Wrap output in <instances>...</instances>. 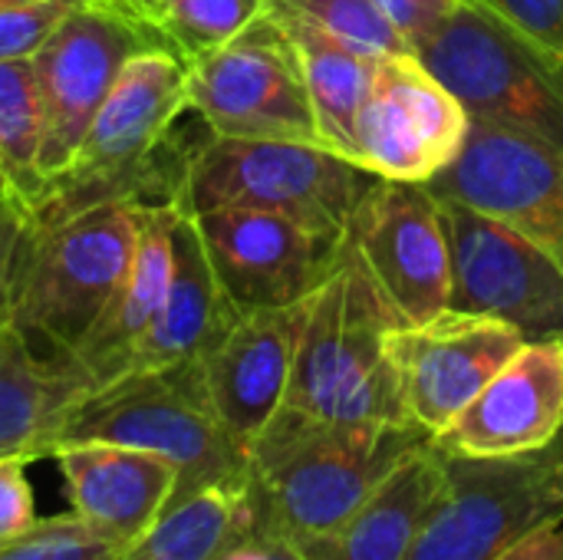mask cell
<instances>
[{
    "label": "cell",
    "instance_id": "cell-1",
    "mask_svg": "<svg viewBox=\"0 0 563 560\" xmlns=\"http://www.w3.org/2000/svg\"><path fill=\"white\" fill-rule=\"evenodd\" d=\"M429 439L416 426L323 422L280 406L251 446V488L264 515L313 558Z\"/></svg>",
    "mask_w": 563,
    "mask_h": 560
},
{
    "label": "cell",
    "instance_id": "cell-2",
    "mask_svg": "<svg viewBox=\"0 0 563 560\" xmlns=\"http://www.w3.org/2000/svg\"><path fill=\"white\" fill-rule=\"evenodd\" d=\"M406 327L343 248L313 294L284 409L323 422L412 426L402 409L393 333Z\"/></svg>",
    "mask_w": 563,
    "mask_h": 560
},
{
    "label": "cell",
    "instance_id": "cell-3",
    "mask_svg": "<svg viewBox=\"0 0 563 560\" xmlns=\"http://www.w3.org/2000/svg\"><path fill=\"white\" fill-rule=\"evenodd\" d=\"M73 442H112L162 455L178 472L172 505L201 488L251 482L247 449L231 439L208 403L201 360L125 373L89 389L59 426L53 452Z\"/></svg>",
    "mask_w": 563,
    "mask_h": 560
},
{
    "label": "cell",
    "instance_id": "cell-4",
    "mask_svg": "<svg viewBox=\"0 0 563 560\" xmlns=\"http://www.w3.org/2000/svg\"><path fill=\"white\" fill-rule=\"evenodd\" d=\"M145 205L99 201L73 215L33 221L13 287L10 323L26 340H46L69 356L125 281Z\"/></svg>",
    "mask_w": 563,
    "mask_h": 560
},
{
    "label": "cell",
    "instance_id": "cell-5",
    "mask_svg": "<svg viewBox=\"0 0 563 560\" xmlns=\"http://www.w3.org/2000/svg\"><path fill=\"white\" fill-rule=\"evenodd\" d=\"M379 175L320 142L211 135L185 158L181 208H257L346 234Z\"/></svg>",
    "mask_w": 563,
    "mask_h": 560
},
{
    "label": "cell",
    "instance_id": "cell-6",
    "mask_svg": "<svg viewBox=\"0 0 563 560\" xmlns=\"http://www.w3.org/2000/svg\"><path fill=\"white\" fill-rule=\"evenodd\" d=\"M185 109L188 63L172 50L139 53L89 122L69 168L40 195L33 221L73 215L99 201L148 205L145 185L155 182V158Z\"/></svg>",
    "mask_w": 563,
    "mask_h": 560
},
{
    "label": "cell",
    "instance_id": "cell-7",
    "mask_svg": "<svg viewBox=\"0 0 563 560\" xmlns=\"http://www.w3.org/2000/svg\"><path fill=\"white\" fill-rule=\"evenodd\" d=\"M416 56L472 119L525 132L563 152V63L488 7L465 0L416 43Z\"/></svg>",
    "mask_w": 563,
    "mask_h": 560
},
{
    "label": "cell",
    "instance_id": "cell-8",
    "mask_svg": "<svg viewBox=\"0 0 563 560\" xmlns=\"http://www.w3.org/2000/svg\"><path fill=\"white\" fill-rule=\"evenodd\" d=\"M188 109L211 135L320 142L300 53L271 10L221 50L188 63Z\"/></svg>",
    "mask_w": 563,
    "mask_h": 560
},
{
    "label": "cell",
    "instance_id": "cell-9",
    "mask_svg": "<svg viewBox=\"0 0 563 560\" xmlns=\"http://www.w3.org/2000/svg\"><path fill=\"white\" fill-rule=\"evenodd\" d=\"M145 50H168L155 26L106 0H79L33 56L43 102V191L69 168L115 79Z\"/></svg>",
    "mask_w": 563,
    "mask_h": 560
},
{
    "label": "cell",
    "instance_id": "cell-10",
    "mask_svg": "<svg viewBox=\"0 0 563 560\" xmlns=\"http://www.w3.org/2000/svg\"><path fill=\"white\" fill-rule=\"evenodd\" d=\"M561 515V462L449 455L445 492L402 560H495Z\"/></svg>",
    "mask_w": 563,
    "mask_h": 560
},
{
    "label": "cell",
    "instance_id": "cell-11",
    "mask_svg": "<svg viewBox=\"0 0 563 560\" xmlns=\"http://www.w3.org/2000/svg\"><path fill=\"white\" fill-rule=\"evenodd\" d=\"M435 201L452 264L449 310L501 320L525 340H563V271L554 257L465 201Z\"/></svg>",
    "mask_w": 563,
    "mask_h": 560
},
{
    "label": "cell",
    "instance_id": "cell-12",
    "mask_svg": "<svg viewBox=\"0 0 563 560\" xmlns=\"http://www.w3.org/2000/svg\"><path fill=\"white\" fill-rule=\"evenodd\" d=\"M191 218L224 297L241 314L313 297L346 248V234L257 208H211Z\"/></svg>",
    "mask_w": 563,
    "mask_h": 560
},
{
    "label": "cell",
    "instance_id": "cell-13",
    "mask_svg": "<svg viewBox=\"0 0 563 560\" xmlns=\"http://www.w3.org/2000/svg\"><path fill=\"white\" fill-rule=\"evenodd\" d=\"M346 254L406 327L449 310L452 264L429 185L379 178L346 228Z\"/></svg>",
    "mask_w": 563,
    "mask_h": 560
},
{
    "label": "cell",
    "instance_id": "cell-14",
    "mask_svg": "<svg viewBox=\"0 0 563 560\" xmlns=\"http://www.w3.org/2000/svg\"><path fill=\"white\" fill-rule=\"evenodd\" d=\"M468 125L465 106L416 53L383 56L356 122V162L379 178L426 185L459 158Z\"/></svg>",
    "mask_w": 563,
    "mask_h": 560
},
{
    "label": "cell",
    "instance_id": "cell-15",
    "mask_svg": "<svg viewBox=\"0 0 563 560\" xmlns=\"http://www.w3.org/2000/svg\"><path fill=\"white\" fill-rule=\"evenodd\" d=\"M426 185L518 228L563 271V152L554 145L472 119L459 158Z\"/></svg>",
    "mask_w": 563,
    "mask_h": 560
},
{
    "label": "cell",
    "instance_id": "cell-16",
    "mask_svg": "<svg viewBox=\"0 0 563 560\" xmlns=\"http://www.w3.org/2000/svg\"><path fill=\"white\" fill-rule=\"evenodd\" d=\"M521 343L525 337L515 327L459 310L399 327L393 333V360L409 422L435 439Z\"/></svg>",
    "mask_w": 563,
    "mask_h": 560
},
{
    "label": "cell",
    "instance_id": "cell-17",
    "mask_svg": "<svg viewBox=\"0 0 563 560\" xmlns=\"http://www.w3.org/2000/svg\"><path fill=\"white\" fill-rule=\"evenodd\" d=\"M563 429V340H525L485 389L432 439L462 459H525Z\"/></svg>",
    "mask_w": 563,
    "mask_h": 560
},
{
    "label": "cell",
    "instance_id": "cell-18",
    "mask_svg": "<svg viewBox=\"0 0 563 560\" xmlns=\"http://www.w3.org/2000/svg\"><path fill=\"white\" fill-rule=\"evenodd\" d=\"M310 304L313 297L290 307L247 310L201 356L208 403L218 422L238 446L247 449V455L287 399Z\"/></svg>",
    "mask_w": 563,
    "mask_h": 560
},
{
    "label": "cell",
    "instance_id": "cell-19",
    "mask_svg": "<svg viewBox=\"0 0 563 560\" xmlns=\"http://www.w3.org/2000/svg\"><path fill=\"white\" fill-rule=\"evenodd\" d=\"M49 459L59 465L73 515L122 548L139 541L168 512L178 488L172 462L129 446L73 442Z\"/></svg>",
    "mask_w": 563,
    "mask_h": 560
},
{
    "label": "cell",
    "instance_id": "cell-20",
    "mask_svg": "<svg viewBox=\"0 0 563 560\" xmlns=\"http://www.w3.org/2000/svg\"><path fill=\"white\" fill-rule=\"evenodd\" d=\"M178 208L181 205H145L135 261L125 281L82 343L66 356L92 389L129 373L142 337L162 310L172 281V224Z\"/></svg>",
    "mask_w": 563,
    "mask_h": 560
},
{
    "label": "cell",
    "instance_id": "cell-21",
    "mask_svg": "<svg viewBox=\"0 0 563 560\" xmlns=\"http://www.w3.org/2000/svg\"><path fill=\"white\" fill-rule=\"evenodd\" d=\"M241 317L224 297L191 211L178 208L172 224V281L158 317L142 337L129 373L168 370L201 360Z\"/></svg>",
    "mask_w": 563,
    "mask_h": 560
},
{
    "label": "cell",
    "instance_id": "cell-22",
    "mask_svg": "<svg viewBox=\"0 0 563 560\" xmlns=\"http://www.w3.org/2000/svg\"><path fill=\"white\" fill-rule=\"evenodd\" d=\"M92 386L66 356H40L13 323L0 327V459H49L59 426Z\"/></svg>",
    "mask_w": 563,
    "mask_h": 560
},
{
    "label": "cell",
    "instance_id": "cell-23",
    "mask_svg": "<svg viewBox=\"0 0 563 560\" xmlns=\"http://www.w3.org/2000/svg\"><path fill=\"white\" fill-rule=\"evenodd\" d=\"M449 455L429 439L412 449L353 518L310 560H402L416 531L442 498Z\"/></svg>",
    "mask_w": 563,
    "mask_h": 560
},
{
    "label": "cell",
    "instance_id": "cell-24",
    "mask_svg": "<svg viewBox=\"0 0 563 560\" xmlns=\"http://www.w3.org/2000/svg\"><path fill=\"white\" fill-rule=\"evenodd\" d=\"M274 17L287 26L300 53L320 142L340 152L343 158L356 162V122H360L373 73H376V56L356 53L353 46L333 40L330 33L297 17H284V13H274Z\"/></svg>",
    "mask_w": 563,
    "mask_h": 560
},
{
    "label": "cell",
    "instance_id": "cell-25",
    "mask_svg": "<svg viewBox=\"0 0 563 560\" xmlns=\"http://www.w3.org/2000/svg\"><path fill=\"white\" fill-rule=\"evenodd\" d=\"M251 508L247 485H214L175 502L115 560H211Z\"/></svg>",
    "mask_w": 563,
    "mask_h": 560
},
{
    "label": "cell",
    "instance_id": "cell-26",
    "mask_svg": "<svg viewBox=\"0 0 563 560\" xmlns=\"http://www.w3.org/2000/svg\"><path fill=\"white\" fill-rule=\"evenodd\" d=\"M43 102L33 59L0 63V172L7 188L33 211L43 195L40 178Z\"/></svg>",
    "mask_w": 563,
    "mask_h": 560
},
{
    "label": "cell",
    "instance_id": "cell-27",
    "mask_svg": "<svg viewBox=\"0 0 563 560\" xmlns=\"http://www.w3.org/2000/svg\"><path fill=\"white\" fill-rule=\"evenodd\" d=\"M267 0H165L155 30L185 63H195L244 33Z\"/></svg>",
    "mask_w": 563,
    "mask_h": 560
},
{
    "label": "cell",
    "instance_id": "cell-28",
    "mask_svg": "<svg viewBox=\"0 0 563 560\" xmlns=\"http://www.w3.org/2000/svg\"><path fill=\"white\" fill-rule=\"evenodd\" d=\"M271 13L297 17L366 56H402L412 43L389 23L373 0H267Z\"/></svg>",
    "mask_w": 563,
    "mask_h": 560
},
{
    "label": "cell",
    "instance_id": "cell-29",
    "mask_svg": "<svg viewBox=\"0 0 563 560\" xmlns=\"http://www.w3.org/2000/svg\"><path fill=\"white\" fill-rule=\"evenodd\" d=\"M122 545L89 528L82 518H40L30 531L0 545V560H115Z\"/></svg>",
    "mask_w": 563,
    "mask_h": 560
},
{
    "label": "cell",
    "instance_id": "cell-30",
    "mask_svg": "<svg viewBox=\"0 0 563 560\" xmlns=\"http://www.w3.org/2000/svg\"><path fill=\"white\" fill-rule=\"evenodd\" d=\"M79 0L0 3V63L33 59Z\"/></svg>",
    "mask_w": 563,
    "mask_h": 560
},
{
    "label": "cell",
    "instance_id": "cell-31",
    "mask_svg": "<svg viewBox=\"0 0 563 560\" xmlns=\"http://www.w3.org/2000/svg\"><path fill=\"white\" fill-rule=\"evenodd\" d=\"M211 560H310L261 508L254 488H251V508L241 518V525L231 531V538L221 545V551Z\"/></svg>",
    "mask_w": 563,
    "mask_h": 560
},
{
    "label": "cell",
    "instance_id": "cell-32",
    "mask_svg": "<svg viewBox=\"0 0 563 560\" xmlns=\"http://www.w3.org/2000/svg\"><path fill=\"white\" fill-rule=\"evenodd\" d=\"M563 63V0H475Z\"/></svg>",
    "mask_w": 563,
    "mask_h": 560
},
{
    "label": "cell",
    "instance_id": "cell-33",
    "mask_svg": "<svg viewBox=\"0 0 563 560\" xmlns=\"http://www.w3.org/2000/svg\"><path fill=\"white\" fill-rule=\"evenodd\" d=\"M26 465H30V459H23V455L0 459V545L30 531L40 521L33 485L26 479Z\"/></svg>",
    "mask_w": 563,
    "mask_h": 560
},
{
    "label": "cell",
    "instance_id": "cell-34",
    "mask_svg": "<svg viewBox=\"0 0 563 560\" xmlns=\"http://www.w3.org/2000/svg\"><path fill=\"white\" fill-rule=\"evenodd\" d=\"M30 228H33V211L10 188H0V320L7 323H10V287Z\"/></svg>",
    "mask_w": 563,
    "mask_h": 560
},
{
    "label": "cell",
    "instance_id": "cell-35",
    "mask_svg": "<svg viewBox=\"0 0 563 560\" xmlns=\"http://www.w3.org/2000/svg\"><path fill=\"white\" fill-rule=\"evenodd\" d=\"M373 3L412 43L416 53V43H422L432 30H439L465 0H373Z\"/></svg>",
    "mask_w": 563,
    "mask_h": 560
},
{
    "label": "cell",
    "instance_id": "cell-36",
    "mask_svg": "<svg viewBox=\"0 0 563 560\" xmlns=\"http://www.w3.org/2000/svg\"><path fill=\"white\" fill-rule=\"evenodd\" d=\"M495 560H563V515L544 521Z\"/></svg>",
    "mask_w": 563,
    "mask_h": 560
},
{
    "label": "cell",
    "instance_id": "cell-37",
    "mask_svg": "<svg viewBox=\"0 0 563 560\" xmlns=\"http://www.w3.org/2000/svg\"><path fill=\"white\" fill-rule=\"evenodd\" d=\"M106 3H112V7H119V10H125V13H132L135 20H142V23H148V26H155L158 13H162V7H165V0H106Z\"/></svg>",
    "mask_w": 563,
    "mask_h": 560
},
{
    "label": "cell",
    "instance_id": "cell-38",
    "mask_svg": "<svg viewBox=\"0 0 563 560\" xmlns=\"http://www.w3.org/2000/svg\"><path fill=\"white\" fill-rule=\"evenodd\" d=\"M541 455H544V459H551V462H561L563 465V429L558 432V439L551 442V449H548V452H541Z\"/></svg>",
    "mask_w": 563,
    "mask_h": 560
},
{
    "label": "cell",
    "instance_id": "cell-39",
    "mask_svg": "<svg viewBox=\"0 0 563 560\" xmlns=\"http://www.w3.org/2000/svg\"><path fill=\"white\" fill-rule=\"evenodd\" d=\"M0 3H36V0H0Z\"/></svg>",
    "mask_w": 563,
    "mask_h": 560
},
{
    "label": "cell",
    "instance_id": "cell-40",
    "mask_svg": "<svg viewBox=\"0 0 563 560\" xmlns=\"http://www.w3.org/2000/svg\"><path fill=\"white\" fill-rule=\"evenodd\" d=\"M0 188H7V178H3V172H0Z\"/></svg>",
    "mask_w": 563,
    "mask_h": 560
},
{
    "label": "cell",
    "instance_id": "cell-41",
    "mask_svg": "<svg viewBox=\"0 0 563 560\" xmlns=\"http://www.w3.org/2000/svg\"><path fill=\"white\" fill-rule=\"evenodd\" d=\"M3 323H7V320H0V327H3Z\"/></svg>",
    "mask_w": 563,
    "mask_h": 560
}]
</instances>
